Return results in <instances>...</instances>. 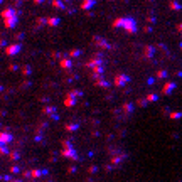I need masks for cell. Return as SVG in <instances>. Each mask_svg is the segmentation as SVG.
I'll list each match as a JSON object with an SVG mask.
<instances>
[{
	"label": "cell",
	"instance_id": "6da1fadb",
	"mask_svg": "<svg viewBox=\"0 0 182 182\" xmlns=\"http://www.w3.org/2000/svg\"><path fill=\"white\" fill-rule=\"evenodd\" d=\"M12 135L10 133H5V132H0V145H7V144H10L12 142Z\"/></svg>",
	"mask_w": 182,
	"mask_h": 182
},
{
	"label": "cell",
	"instance_id": "3957f363",
	"mask_svg": "<svg viewBox=\"0 0 182 182\" xmlns=\"http://www.w3.org/2000/svg\"><path fill=\"white\" fill-rule=\"evenodd\" d=\"M64 103H66V106H73V105H74V100H71V98H66V101H64Z\"/></svg>",
	"mask_w": 182,
	"mask_h": 182
},
{
	"label": "cell",
	"instance_id": "7a4b0ae2",
	"mask_svg": "<svg viewBox=\"0 0 182 182\" xmlns=\"http://www.w3.org/2000/svg\"><path fill=\"white\" fill-rule=\"evenodd\" d=\"M19 51H20V46H10V47L7 49V54H10V56H12V54H17Z\"/></svg>",
	"mask_w": 182,
	"mask_h": 182
},
{
	"label": "cell",
	"instance_id": "8992f818",
	"mask_svg": "<svg viewBox=\"0 0 182 182\" xmlns=\"http://www.w3.org/2000/svg\"><path fill=\"white\" fill-rule=\"evenodd\" d=\"M76 126H78V125H69V126H67V130H76Z\"/></svg>",
	"mask_w": 182,
	"mask_h": 182
},
{
	"label": "cell",
	"instance_id": "277c9868",
	"mask_svg": "<svg viewBox=\"0 0 182 182\" xmlns=\"http://www.w3.org/2000/svg\"><path fill=\"white\" fill-rule=\"evenodd\" d=\"M0 153H3V155H7V148H5V145H0Z\"/></svg>",
	"mask_w": 182,
	"mask_h": 182
},
{
	"label": "cell",
	"instance_id": "5b68a950",
	"mask_svg": "<svg viewBox=\"0 0 182 182\" xmlns=\"http://www.w3.org/2000/svg\"><path fill=\"white\" fill-rule=\"evenodd\" d=\"M41 174H42V172H39V170H34V172H32V177H39Z\"/></svg>",
	"mask_w": 182,
	"mask_h": 182
},
{
	"label": "cell",
	"instance_id": "52a82bcc",
	"mask_svg": "<svg viewBox=\"0 0 182 182\" xmlns=\"http://www.w3.org/2000/svg\"><path fill=\"white\" fill-rule=\"evenodd\" d=\"M14 182H19V181H14Z\"/></svg>",
	"mask_w": 182,
	"mask_h": 182
}]
</instances>
